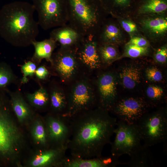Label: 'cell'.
Masks as SVG:
<instances>
[{
    "label": "cell",
    "mask_w": 167,
    "mask_h": 167,
    "mask_svg": "<svg viewBox=\"0 0 167 167\" xmlns=\"http://www.w3.org/2000/svg\"><path fill=\"white\" fill-rule=\"evenodd\" d=\"M71 136L67 149L71 156L84 159L102 156L104 147L110 143L117 119L99 107L69 117Z\"/></svg>",
    "instance_id": "1"
},
{
    "label": "cell",
    "mask_w": 167,
    "mask_h": 167,
    "mask_svg": "<svg viewBox=\"0 0 167 167\" xmlns=\"http://www.w3.org/2000/svg\"><path fill=\"white\" fill-rule=\"evenodd\" d=\"M35 11L32 4L25 2L4 5L0 10V36L14 46L32 45L39 33V25L34 18Z\"/></svg>",
    "instance_id": "2"
},
{
    "label": "cell",
    "mask_w": 167,
    "mask_h": 167,
    "mask_svg": "<svg viewBox=\"0 0 167 167\" xmlns=\"http://www.w3.org/2000/svg\"><path fill=\"white\" fill-rule=\"evenodd\" d=\"M69 24L84 36L95 35L99 29L100 0H66Z\"/></svg>",
    "instance_id": "3"
},
{
    "label": "cell",
    "mask_w": 167,
    "mask_h": 167,
    "mask_svg": "<svg viewBox=\"0 0 167 167\" xmlns=\"http://www.w3.org/2000/svg\"><path fill=\"white\" fill-rule=\"evenodd\" d=\"M65 86L68 102L65 116L70 117L97 107L93 75L83 73Z\"/></svg>",
    "instance_id": "4"
},
{
    "label": "cell",
    "mask_w": 167,
    "mask_h": 167,
    "mask_svg": "<svg viewBox=\"0 0 167 167\" xmlns=\"http://www.w3.org/2000/svg\"><path fill=\"white\" fill-rule=\"evenodd\" d=\"M6 91L0 89V157L9 160L19 150L21 136L11 118Z\"/></svg>",
    "instance_id": "5"
},
{
    "label": "cell",
    "mask_w": 167,
    "mask_h": 167,
    "mask_svg": "<svg viewBox=\"0 0 167 167\" xmlns=\"http://www.w3.org/2000/svg\"><path fill=\"white\" fill-rule=\"evenodd\" d=\"M144 144L150 147L167 139V113L166 109H159L146 113L135 123Z\"/></svg>",
    "instance_id": "6"
},
{
    "label": "cell",
    "mask_w": 167,
    "mask_h": 167,
    "mask_svg": "<svg viewBox=\"0 0 167 167\" xmlns=\"http://www.w3.org/2000/svg\"><path fill=\"white\" fill-rule=\"evenodd\" d=\"M76 49L60 47L52 55L50 64L53 74L65 85L84 73L77 59Z\"/></svg>",
    "instance_id": "7"
},
{
    "label": "cell",
    "mask_w": 167,
    "mask_h": 167,
    "mask_svg": "<svg viewBox=\"0 0 167 167\" xmlns=\"http://www.w3.org/2000/svg\"><path fill=\"white\" fill-rule=\"evenodd\" d=\"M38 14V23L44 30L64 25L68 23L66 0H32Z\"/></svg>",
    "instance_id": "8"
},
{
    "label": "cell",
    "mask_w": 167,
    "mask_h": 167,
    "mask_svg": "<svg viewBox=\"0 0 167 167\" xmlns=\"http://www.w3.org/2000/svg\"><path fill=\"white\" fill-rule=\"evenodd\" d=\"M114 134V139L110 143L113 155L119 157L124 154L129 155L141 144V138L134 124L117 120Z\"/></svg>",
    "instance_id": "9"
},
{
    "label": "cell",
    "mask_w": 167,
    "mask_h": 167,
    "mask_svg": "<svg viewBox=\"0 0 167 167\" xmlns=\"http://www.w3.org/2000/svg\"><path fill=\"white\" fill-rule=\"evenodd\" d=\"M98 72L93 76L97 107L109 112L118 99L117 75L111 71Z\"/></svg>",
    "instance_id": "10"
},
{
    "label": "cell",
    "mask_w": 167,
    "mask_h": 167,
    "mask_svg": "<svg viewBox=\"0 0 167 167\" xmlns=\"http://www.w3.org/2000/svg\"><path fill=\"white\" fill-rule=\"evenodd\" d=\"M150 107L142 97H126L118 98L109 112L117 120L134 124Z\"/></svg>",
    "instance_id": "11"
},
{
    "label": "cell",
    "mask_w": 167,
    "mask_h": 167,
    "mask_svg": "<svg viewBox=\"0 0 167 167\" xmlns=\"http://www.w3.org/2000/svg\"><path fill=\"white\" fill-rule=\"evenodd\" d=\"M98 45L95 36L89 35L84 36L76 48V56L84 73L93 75L103 66Z\"/></svg>",
    "instance_id": "12"
},
{
    "label": "cell",
    "mask_w": 167,
    "mask_h": 167,
    "mask_svg": "<svg viewBox=\"0 0 167 167\" xmlns=\"http://www.w3.org/2000/svg\"><path fill=\"white\" fill-rule=\"evenodd\" d=\"M51 147L66 148L71 136L68 117L49 113L45 120Z\"/></svg>",
    "instance_id": "13"
},
{
    "label": "cell",
    "mask_w": 167,
    "mask_h": 167,
    "mask_svg": "<svg viewBox=\"0 0 167 167\" xmlns=\"http://www.w3.org/2000/svg\"><path fill=\"white\" fill-rule=\"evenodd\" d=\"M47 90L49 96V113L65 116L68 104L65 86L60 81L52 80Z\"/></svg>",
    "instance_id": "14"
},
{
    "label": "cell",
    "mask_w": 167,
    "mask_h": 167,
    "mask_svg": "<svg viewBox=\"0 0 167 167\" xmlns=\"http://www.w3.org/2000/svg\"><path fill=\"white\" fill-rule=\"evenodd\" d=\"M119 157L112 154L88 159L66 156L61 167H114L124 164L119 160Z\"/></svg>",
    "instance_id": "15"
},
{
    "label": "cell",
    "mask_w": 167,
    "mask_h": 167,
    "mask_svg": "<svg viewBox=\"0 0 167 167\" xmlns=\"http://www.w3.org/2000/svg\"><path fill=\"white\" fill-rule=\"evenodd\" d=\"M84 36L68 24L53 29L49 38L59 43L61 47L76 48Z\"/></svg>",
    "instance_id": "16"
},
{
    "label": "cell",
    "mask_w": 167,
    "mask_h": 167,
    "mask_svg": "<svg viewBox=\"0 0 167 167\" xmlns=\"http://www.w3.org/2000/svg\"><path fill=\"white\" fill-rule=\"evenodd\" d=\"M66 148L51 147L36 155L30 164L32 167H61L66 156Z\"/></svg>",
    "instance_id": "17"
},
{
    "label": "cell",
    "mask_w": 167,
    "mask_h": 167,
    "mask_svg": "<svg viewBox=\"0 0 167 167\" xmlns=\"http://www.w3.org/2000/svg\"><path fill=\"white\" fill-rule=\"evenodd\" d=\"M148 147L141 143L135 148L129 156L126 165L131 167H152L158 166L160 161L156 159Z\"/></svg>",
    "instance_id": "18"
},
{
    "label": "cell",
    "mask_w": 167,
    "mask_h": 167,
    "mask_svg": "<svg viewBox=\"0 0 167 167\" xmlns=\"http://www.w3.org/2000/svg\"><path fill=\"white\" fill-rule=\"evenodd\" d=\"M10 97V101L12 109L19 121L23 122L30 118L32 111L24 99L21 91L17 90L11 92L6 88Z\"/></svg>",
    "instance_id": "19"
},
{
    "label": "cell",
    "mask_w": 167,
    "mask_h": 167,
    "mask_svg": "<svg viewBox=\"0 0 167 167\" xmlns=\"http://www.w3.org/2000/svg\"><path fill=\"white\" fill-rule=\"evenodd\" d=\"M118 77L124 88L128 89H133L141 82V69L134 64L125 66L120 70Z\"/></svg>",
    "instance_id": "20"
},
{
    "label": "cell",
    "mask_w": 167,
    "mask_h": 167,
    "mask_svg": "<svg viewBox=\"0 0 167 167\" xmlns=\"http://www.w3.org/2000/svg\"><path fill=\"white\" fill-rule=\"evenodd\" d=\"M57 43L50 38L41 41L36 40L34 41L32 45L34 47L35 52L31 60L37 65L39 64L43 59L50 63L52 55L57 47Z\"/></svg>",
    "instance_id": "21"
},
{
    "label": "cell",
    "mask_w": 167,
    "mask_h": 167,
    "mask_svg": "<svg viewBox=\"0 0 167 167\" xmlns=\"http://www.w3.org/2000/svg\"><path fill=\"white\" fill-rule=\"evenodd\" d=\"M104 26L99 35H94L98 44L114 45L121 36L119 29L111 23H108Z\"/></svg>",
    "instance_id": "22"
},
{
    "label": "cell",
    "mask_w": 167,
    "mask_h": 167,
    "mask_svg": "<svg viewBox=\"0 0 167 167\" xmlns=\"http://www.w3.org/2000/svg\"><path fill=\"white\" fill-rule=\"evenodd\" d=\"M26 97L33 107L40 109L48 108L49 96L47 88L42 86L32 93H28Z\"/></svg>",
    "instance_id": "23"
},
{
    "label": "cell",
    "mask_w": 167,
    "mask_h": 167,
    "mask_svg": "<svg viewBox=\"0 0 167 167\" xmlns=\"http://www.w3.org/2000/svg\"><path fill=\"white\" fill-rule=\"evenodd\" d=\"M143 98L150 107H156L165 100L164 89L157 85L148 86L146 90L145 96Z\"/></svg>",
    "instance_id": "24"
},
{
    "label": "cell",
    "mask_w": 167,
    "mask_h": 167,
    "mask_svg": "<svg viewBox=\"0 0 167 167\" xmlns=\"http://www.w3.org/2000/svg\"><path fill=\"white\" fill-rule=\"evenodd\" d=\"M32 136L37 143L46 148L50 145L45 122L39 120L34 123L32 131Z\"/></svg>",
    "instance_id": "25"
},
{
    "label": "cell",
    "mask_w": 167,
    "mask_h": 167,
    "mask_svg": "<svg viewBox=\"0 0 167 167\" xmlns=\"http://www.w3.org/2000/svg\"><path fill=\"white\" fill-rule=\"evenodd\" d=\"M98 51L103 66H108L118 59V53L114 45L98 44Z\"/></svg>",
    "instance_id": "26"
},
{
    "label": "cell",
    "mask_w": 167,
    "mask_h": 167,
    "mask_svg": "<svg viewBox=\"0 0 167 167\" xmlns=\"http://www.w3.org/2000/svg\"><path fill=\"white\" fill-rule=\"evenodd\" d=\"M145 28L151 33L156 35H161L166 32L167 29L166 19L161 17L151 18L143 22Z\"/></svg>",
    "instance_id": "27"
},
{
    "label": "cell",
    "mask_w": 167,
    "mask_h": 167,
    "mask_svg": "<svg viewBox=\"0 0 167 167\" xmlns=\"http://www.w3.org/2000/svg\"><path fill=\"white\" fill-rule=\"evenodd\" d=\"M17 77L9 65L5 63L0 64V89L6 87L15 82Z\"/></svg>",
    "instance_id": "28"
},
{
    "label": "cell",
    "mask_w": 167,
    "mask_h": 167,
    "mask_svg": "<svg viewBox=\"0 0 167 167\" xmlns=\"http://www.w3.org/2000/svg\"><path fill=\"white\" fill-rule=\"evenodd\" d=\"M167 4L164 0H148L141 6L140 11L145 13H161L166 10Z\"/></svg>",
    "instance_id": "29"
},
{
    "label": "cell",
    "mask_w": 167,
    "mask_h": 167,
    "mask_svg": "<svg viewBox=\"0 0 167 167\" xmlns=\"http://www.w3.org/2000/svg\"><path fill=\"white\" fill-rule=\"evenodd\" d=\"M148 52V47H139L133 45L127 44L122 57L136 58L145 55Z\"/></svg>",
    "instance_id": "30"
},
{
    "label": "cell",
    "mask_w": 167,
    "mask_h": 167,
    "mask_svg": "<svg viewBox=\"0 0 167 167\" xmlns=\"http://www.w3.org/2000/svg\"><path fill=\"white\" fill-rule=\"evenodd\" d=\"M36 68V64L31 60L25 62L21 67L23 75L21 79V83L23 84L26 83L28 80V77H32L34 75Z\"/></svg>",
    "instance_id": "31"
},
{
    "label": "cell",
    "mask_w": 167,
    "mask_h": 167,
    "mask_svg": "<svg viewBox=\"0 0 167 167\" xmlns=\"http://www.w3.org/2000/svg\"><path fill=\"white\" fill-rule=\"evenodd\" d=\"M145 76L149 81L154 83L160 82L163 79V75L161 70L155 66L149 67L145 71Z\"/></svg>",
    "instance_id": "32"
},
{
    "label": "cell",
    "mask_w": 167,
    "mask_h": 167,
    "mask_svg": "<svg viewBox=\"0 0 167 167\" xmlns=\"http://www.w3.org/2000/svg\"><path fill=\"white\" fill-rule=\"evenodd\" d=\"M154 58L158 62L164 64L166 63L167 59V48L166 46L159 49L156 52Z\"/></svg>",
    "instance_id": "33"
},
{
    "label": "cell",
    "mask_w": 167,
    "mask_h": 167,
    "mask_svg": "<svg viewBox=\"0 0 167 167\" xmlns=\"http://www.w3.org/2000/svg\"><path fill=\"white\" fill-rule=\"evenodd\" d=\"M50 74V71L45 66L41 65L37 68L35 75L38 79L44 80L48 78Z\"/></svg>",
    "instance_id": "34"
},
{
    "label": "cell",
    "mask_w": 167,
    "mask_h": 167,
    "mask_svg": "<svg viewBox=\"0 0 167 167\" xmlns=\"http://www.w3.org/2000/svg\"><path fill=\"white\" fill-rule=\"evenodd\" d=\"M122 27L125 31L129 33L135 32L137 31L136 24L128 20H123L121 23Z\"/></svg>",
    "instance_id": "35"
},
{
    "label": "cell",
    "mask_w": 167,
    "mask_h": 167,
    "mask_svg": "<svg viewBox=\"0 0 167 167\" xmlns=\"http://www.w3.org/2000/svg\"><path fill=\"white\" fill-rule=\"evenodd\" d=\"M127 44L133 45L139 47H148V43L147 41L142 37H134L132 38Z\"/></svg>",
    "instance_id": "36"
},
{
    "label": "cell",
    "mask_w": 167,
    "mask_h": 167,
    "mask_svg": "<svg viewBox=\"0 0 167 167\" xmlns=\"http://www.w3.org/2000/svg\"><path fill=\"white\" fill-rule=\"evenodd\" d=\"M113 2L117 4L120 5H124L126 4L129 0H113Z\"/></svg>",
    "instance_id": "37"
},
{
    "label": "cell",
    "mask_w": 167,
    "mask_h": 167,
    "mask_svg": "<svg viewBox=\"0 0 167 167\" xmlns=\"http://www.w3.org/2000/svg\"><path fill=\"white\" fill-rule=\"evenodd\" d=\"M101 0V1H102V0Z\"/></svg>",
    "instance_id": "38"
}]
</instances>
